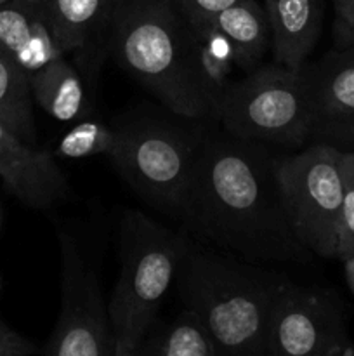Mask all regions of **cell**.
<instances>
[{
  "label": "cell",
  "instance_id": "2",
  "mask_svg": "<svg viewBox=\"0 0 354 356\" xmlns=\"http://www.w3.org/2000/svg\"><path fill=\"white\" fill-rule=\"evenodd\" d=\"M118 65L160 103L187 120L212 117L193 63V30L172 0H125L111 14Z\"/></svg>",
  "mask_w": 354,
  "mask_h": 356
},
{
  "label": "cell",
  "instance_id": "6",
  "mask_svg": "<svg viewBox=\"0 0 354 356\" xmlns=\"http://www.w3.org/2000/svg\"><path fill=\"white\" fill-rule=\"evenodd\" d=\"M276 181L292 229L302 245L337 257L342 214V152L316 145L276 160Z\"/></svg>",
  "mask_w": 354,
  "mask_h": 356
},
{
  "label": "cell",
  "instance_id": "13",
  "mask_svg": "<svg viewBox=\"0 0 354 356\" xmlns=\"http://www.w3.org/2000/svg\"><path fill=\"white\" fill-rule=\"evenodd\" d=\"M274 63L301 72L319 40L321 0H266Z\"/></svg>",
  "mask_w": 354,
  "mask_h": 356
},
{
  "label": "cell",
  "instance_id": "16",
  "mask_svg": "<svg viewBox=\"0 0 354 356\" xmlns=\"http://www.w3.org/2000/svg\"><path fill=\"white\" fill-rule=\"evenodd\" d=\"M45 13L62 54L90 47L104 23H110L115 0H44Z\"/></svg>",
  "mask_w": 354,
  "mask_h": 356
},
{
  "label": "cell",
  "instance_id": "25",
  "mask_svg": "<svg viewBox=\"0 0 354 356\" xmlns=\"http://www.w3.org/2000/svg\"><path fill=\"white\" fill-rule=\"evenodd\" d=\"M344 271H346V280L351 291L354 292V256L344 259Z\"/></svg>",
  "mask_w": 354,
  "mask_h": 356
},
{
  "label": "cell",
  "instance_id": "15",
  "mask_svg": "<svg viewBox=\"0 0 354 356\" xmlns=\"http://www.w3.org/2000/svg\"><path fill=\"white\" fill-rule=\"evenodd\" d=\"M30 82L35 103L54 120H82L92 111L82 76L65 56L31 73Z\"/></svg>",
  "mask_w": 354,
  "mask_h": 356
},
{
  "label": "cell",
  "instance_id": "5",
  "mask_svg": "<svg viewBox=\"0 0 354 356\" xmlns=\"http://www.w3.org/2000/svg\"><path fill=\"white\" fill-rule=\"evenodd\" d=\"M222 129L264 146H301L312 134V111L304 72L280 65L257 66L233 82L215 108Z\"/></svg>",
  "mask_w": 354,
  "mask_h": 356
},
{
  "label": "cell",
  "instance_id": "23",
  "mask_svg": "<svg viewBox=\"0 0 354 356\" xmlns=\"http://www.w3.org/2000/svg\"><path fill=\"white\" fill-rule=\"evenodd\" d=\"M37 351L35 344L7 327L0 320V356H31Z\"/></svg>",
  "mask_w": 354,
  "mask_h": 356
},
{
  "label": "cell",
  "instance_id": "3",
  "mask_svg": "<svg viewBox=\"0 0 354 356\" xmlns=\"http://www.w3.org/2000/svg\"><path fill=\"white\" fill-rule=\"evenodd\" d=\"M281 278L187 243L177 287L200 318L219 356H266L271 305Z\"/></svg>",
  "mask_w": 354,
  "mask_h": 356
},
{
  "label": "cell",
  "instance_id": "7",
  "mask_svg": "<svg viewBox=\"0 0 354 356\" xmlns=\"http://www.w3.org/2000/svg\"><path fill=\"white\" fill-rule=\"evenodd\" d=\"M117 131L111 160L125 181L155 207L179 216L193 177L198 141L158 120H134Z\"/></svg>",
  "mask_w": 354,
  "mask_h": 356
},
{
  "label": "cell",
  "instance_id": "9",
  "mask_svg": "<svg viewBox=\"0 0 354 356\" xmlns=\"http://www.w3.org/2000/svg\"><path fill=\"white\" fill-rule=\"evenodd\" d=\"M346 346L342 318L333 302L281 280L267 320L266 356H328Z\"/></svg>",
  "mask_w": 354,
  "mask_h": 356
},
{
  "label": "cell",
  "instance_id": "31",
  "mask_svg": "<svg viewBox=\"0 0 354 356\" xmlns=\"http://www.w3.org/2000/svg\"><path fill=\"white\" fill-rule=\"evenodd\" d=\"M353 256H354V254H353Z\"/></svg>",
  "mask_w": 354,
  "mask_h": 356
},
{
  "label": "cell",
  "instance_id": "14",
  "mask_svg": "<svg viewBox=\"0 0 354 356\" xmlns=\"http://www.w3.org/2000/svg\"><path fill=\"white\" fill-rule=\"evenodd\" d=\"M212 30L224 38L238 68L252 72L271 44L266 7L257 0H239L215 16Z\"/></svg>",
  "mask_w": 354,
  "mask_h": 356
},
{
  "label": "cell",
  "instance_id": "1",
  "mask_svg": "<svg viewBox=\"0 0 354 356\" xmlns=\"http://www.w3.org/2000/svg\"><path fill=\"white\" fill-rule=\"evenodd\" d=\"M264 145L229 132L198 141L193 177L179 216L189 229L248 263L304 259Z\"/></svg>",
  "mask_w": 354,
  "mask_h": 356
},
{
  "label": "cell",
  "instance_id": "28",
  "mask_svg": "<svg viewBox=\"0 0 354 356\" xmlns=\"http://www.w3.org/2000/svg\"><path fill=\"white\" fill-rule=\"evenodd\" d=\"M342 356H354V353H353V351L349 350V348H347V350H346V353H344Z\"/></svg>",
  "mask_w": 354,
  "mask_h": 356
},
{
  "label": "cell",
  "instance_id": "8",
  "mask_svg": "<svg viewBox=\"0 0 354 356\" xmlns=\"http://www.w3.org/2000/svg\"><path fill=\"white\" fill-rule=\"evenodd\" d=\"M61 309L45 356H117L99 275L80 243L59 232Z\"/></svg>",
  "mask_w": 354,
  "mask_h": 356
},
{
  "label": "cell",
  "instance_id": "20",
  "mask_svg": "<svg viewBox=\"0 0 354 356\" xmlns=\"http://www.w3.org/2000/svg\"><path fill=\"white\" fill-rule=\"evenodd\" d=\"M117 143V131L103 122H78L73 125L56 148V155L62 159H87L94 155H111Z\"/></svg>",
  "mask_w": 354,
  "mask_h": 356
},
{
  "label": "cell",
  "instance_id": "24",
  "mask_svg": "<svg viewBox=\"0 0 354 356\" xmlns=\"http://www.w3.org/2000/svg\"><path fill=\"white\" fill-rule=\"evenodd\" d=\"M335 37L337 44L340 47H351V45H354V9L337 16Z\"/></svg>",
  "mask_w": 354,
  "mask_h": 356
},
{
  "label": "cell",
  "instance_id": "21",
  "mask_svg": "<svg viewBox=\"0 0 354 356\" xmlns=\"http://www.w3.org/2000/svg\"><path fill=\"white\" fill-rule=\"evenodd\" d=\"M354 254V152H342V214L339 226L337 257L347 259Z\"/></svg>",
  "mask_w": 354,
  "mask_h": 356
},
{
  "label": "cell",
  "instance_id": "27",
  "mask_svg": "<svg viewBox=\"0 0 354 356\" xmlns=\"http://www.w3.org/2000/svg\"><path fill=\"white\" fill-rule=\"evenodd\" d=\"M346 350H347V346L346 348H342V350H339V351H335V353H332V355H328V356H342L344 353H346Z\"/></svg>",
  "mask_w": 354,
  "mask_h": 356
},
{
  "label": "cell",
  "instance_id": "12",
  "mask_svg": "<svg viewBox=\"0 0 354 356\" xmlns=\"http://www.w3.org/2000/svg\"><path fill=\"white\" fill-rule=\"evenodd\" d=\"M0 47L28 73L61 58L44 0H7L0 3Z\"/></svg>",
  "mask_w": 354,
  "mask_h": 356
},
{
  "label": "cell",
  "instance_id": "30",
  "mask_svg": "<svg viewBox=\"0 0 354 356\" xmlns=\"http://www.w3.org/2000/svg\"><path fill=\"white\" fill-rule=\"evenodd\" d=\"M0 219H2V216H0Z\"/></svg>",
  "mask_w": 354,
  "mask_h": 356
},
{
  "label": "cell",
  "instance_id": "19",
  "mask_svg": "<svg viewBox=\"0 0 354 356\" xmlns=\"http://www.w3.org/2000/svg\"><path fill=\"white\" fill-rule=\"evenodd\" d=\"M134 356H219L210 334L189 309L170 322L151 343L142 344Z\"/></svg>",
  "mask_w": 354,
  "mask_h": 356
},
{
  "label": "cell",
  "instance_id": "10",
  "mask_svg": "<svg viewBox=\"0 0 354 356\" xmlns=\"http://www.w3.org/2000/svg\"><path fill=\"white\" fill-rule=\"evenodd\" d=\"M0 177L17 200L31 209H49L69 193L68 177L54 155L21 141L2 122Z\"/></svg>",
  "mask_w": 354,
  "mask_h": 356
},
{
  "label": "cell",
  "instance_id": "26",
  "mask_svg": "<svg viewBox=\"0 0 354 356\" xmlns=\"http://www.w3.org/2000/svg\"><path fill=\"white\" fill-rule=\"evenodd\" d=\"M333 6H335L337 16L344 13H349L351 9H354V0H333Z\"/></svg>",
  "mask_w": 354,
  "mask_h": 356
},
{
  "label": "cell",
  "instance_id": "4",
  "mask_svg": "<svg viewBox=\"0 0 354 356\" xmlns=\"http://www.w3.org/2000/svg\"><path fill=\"white\" fill-rule=\"evenodd\" d=\"M187 240L142 212H128L120 235V270L108 302L117 356H134L174 284Z\"/></svg>",
  "mask_w": 354,
  "mask_h": 356
},
{
  "label": "cell",
  "instance_id": "29",
  "mask_svg": "<svg viewBox=\"0 0 354 356\" xmlns=\"http://www.w3.org/2000/svg\"><path fill=\"white\" fill-rule=\"evenodd\" d=\"M3 2H7V0H0V3H3Z\"/></svg>",
  "mask_w": 354,
  "mask_h": 356
},
{
  "label": "cell",
  "instance_id": "17",
  "mask_svg": "<svg viewBox=\"0 0 354 356\" xmlns=\"http://www.w3.org/2000/svg\"><path fill=\"white\" fill-rule=\"evenodd\" d=\"M30 73L0 47V122L26 145L35 146Z\"/></svg>",
  "mask_w": 354,
  "mask_h": 356
},
{
  "label": "cell",
  "instance_id": "11",
  "mask_svg": "<svg viewBox=\"0 0 354 356\" xmlns=\"http://www.w3.org/2000/svg\"><path fill=\"white\" fill-rule=\"evenodd\" d=\"M312 132L354 131V45L340 47L305 72Z\"/></svg>",
  "mask_w": 354,
  "mask_h": 356
},
{
  "label": "cell",
  "instance_id": "22",
  "mask_svg": "<svg viewBox=\"0 0 354 356\" xmlns=\"http://www.w3.org/2000/svg\"><path fill=\"white\" fill-rule=\"evenodd\" d=\"M177 9L194 31H205L219 13L239 0H174Z\"/></svg>",
  "mask_w": 354,
  "mask_h": 356
},
{
  "label": "cell",
  "instance_id": "18",
  "mask_svg": "<svg viewBox=\"0 0 354 356\" xmlns=\"http://www.w3.org/2000/svg\"><path fill=\"white\" fill-rule=\"evenodd\" d=\"M193 63L198 83L210 103L214 117L215 108L233 86L231 75L236 65L231 49L212 28L205 31L193 30Z\"/></svg>",
  "mask_w": 354,
  "mask_h": 356
}]
</instances>
